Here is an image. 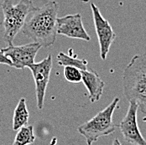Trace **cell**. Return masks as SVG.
<instances>
[{
  "label": "cell",
  "mask_w": 146,
  "mask_h": 145,
  "mask_svg": "<svg viewBox=\"0 0 146 145\" xmlns=\"http://www.w3.org/2000/svg\"><path fill=\"white\" fill-rule=\"evenodd\" d=\"M59 5L50 1L40 8H35L28 15L21 31L41 47L52 46L56 40V20Z\"/></svg>",
  "instance_id": "cell-1"
},
{
  "label": "cell",
  "mask_w": 146,
  "mask_h": 145,
  "mask_svg": "<svg viewBox=\"0 0 146 145\" xmlns=\"http://www.w3.org/2000/svg\"><path fill=\"white\" fill-rule=\"evenodd\" d=\"M123 87L127 100L135 102L146 116V52L132 57L123 71Z\"/></svg>",
  "instance_id": "cell-2"
},
{
  "label": "cell",
  "mask_w": 146,
  "mask_h": 145,
  "mask_svg": "<svg viewBox=\"0 0 146 145\" xmlns=\"http://www.w3.org/2000/svg\"><path fill=\"white\" fill-rule=\"evenodd\" d=\"M1 7L3 13V39L9 44H13L28 15L35 7L31 0H19L17 4H14L11 0H4Z\"/></svg>",
  "instance_id": "cell-3"
},
{
  "label": "cell",
  "mask_w": 146,
  "mask_h": 145,
  "mask_svg": "<svg viewBox=\"0 0 146 145\" xmlns=\"http://www.w3.org/2000/svg\"><path fill=\"white\" fill-rule=\"evenodd\" d=\"M118 102L119 98L115 97L102 111L77 128L79 133L86 138L87 144L92 145L98 138L110 135L116 131L117 126L113 123V116Z\"/></svg>",
  "instance_id": "cell-4"
},
{
  "label": "cell",
  "mask_w": 146,
  "mask_h": 145,
  "mask_svg": "<svg viewBox=\"0 0 146 145\" xmlns=\"http://www.w3.org/2000/svg\"><path fill=\"white\" fill-rule=\"evenodd\" d=\"M91 8L100 47V56L101 58L105 60L112 44L116 39V34L114 33L109 22L105 18H103L98 6L95 3H92Z\"/></svg>",
  "instance_id": "cell-5"
},
{
  "label": "cell",
  "mask_w": 146,
  "mask_h": 145,
  "mask_svg": "<svg viewBox=\"0 0 146 145\" xmlns=\"http://www.w3.org/2000/svg\"><path fill=\"white\" fill-rule=\"evenodd\" d=\"M28 68L31 71L35 83V93L37 107L40 110L43 108L44 96L52 69V56L48 55L40 62L34 63Z\"/></svg>",
  "instance_id": "cell-6"
},
{
  "label": "cell",
  "mask_w": 146,
  "mask_h": 145,
  "mask_svg": "<svg viewBox=\"0 0 146 145\" xmlns=\"http://www.w3.org/2000/svg\"><path fill=\"white\" fill-rule=\"evenodd\" d=\"M40 48V44L33 42L19 46L9 44L1 50L7 58L11 60L14 67L17 69H24L35 63V56Z\"/></svg>",
  "instance_id": "cell-7"
},
{
  "label": "cell",
  "mask_w": 146,
  "mask_h": 145,
  "mask_svg": "<svg viewBox=\"0 0 146 145\" xmlns=\"http://www.w3.org/2000/svg\"><path fill=\"white\" fill-rule=\"evenodd\" d=\"M138 106L134 102H129L126 115L118 125L124 140L133 145H146V140L143 137L138 125Z\"/></svg>",
  "instance_id": "cell-8"
},
{
  "label": "cell",
  "mask_w": 146,
  "mask_h": 145,
  "mask_svg": "<svg viewBox=\"0 0 146 145\" xmlns=\"http://www.w3.org/2000/svg\"><path fill=\"white\" fill-rule=\"evenodd\" d=\"M56 33L72 39H79L86 41L91 40V37L84 28L82 18L80 14L57 18Z\"/></svg>",
  "instance_id": "cell-9"
},
{
  "label": "cell",
  "mask_w": 146,
  "mask_h": 145,
  "mask_svg": "<svg viewBox=\"0 0 146 145\" xmlns=\"http://www.w3.org/2000/svg\"><path fill=\"white\" fill-rule=\"evenodd\" d=\"M82 82L88 89L89 100L91 102H96L100 100L105 86L104 81L100 78L98 72L92 69L81 71Z\"/></svg>",
  "instance_id": "cell-10"
},
{
  "label": "cell",
  "mask_w": 146,
  "mask_h": 145,
  "mask_svg": "<svg viewBox=\"0 0 146 145\" xmlns=\"http://www.w3.org/2000/svg\"><path fill=\"white\" fill-rule=\"evenodd\" d=\"M29 113L27 109L25 98H21L15 107L13 117V129L18 131L20 128L26 126L29 120Z\"/></svg>",
  "instance_id": "cell-11"
},
{
  "label": "cell",
  "mask_w": 146,
  "mask_h": 145,
  "mask_svg": "<svg viewBox=\"0 0 146 145\" xmlns=\"http://www.w3.org/2000/svg\"><path fill=\"white\" fill-rule=\"evenodd\" d=\"M57 62L61 66H73L81 71L88 69V61L86 60H80L76 56H70L63 52H60L57 56Z\"/></svg>",
  "instance_id": "cell-12"
},
{
  "label": "cell",
  "mask_w": 146,
  "mask_h": 145,
  "mask_svg": "<svg viewBox=\"0 0 146 145\" xmlns=\"http://www.w3.org/2000/svg\"><path fill=\"white\" fill-rule=\"evenodd\" d=\"M35 140L33 126H24L20 128L15 136L13 145H29Z\"/></svg>",
  "instance_id": "cell-13"
},
{
  "label": "cell",
  "mask_w": 146,
  "mask_h": 145,
  "mask_svg": "<svg viewBox=\"0 0 146 145\" xmlns=\"http://www.w3.org/2000/svg\"><path fill=\"white\" fill-rule=\"evenodd\" d=\"M64 75L67 81L72 83L82 82V72L81 70L73 66H65Z\"/></svg>",
  "instance_id": "cell-14"
},
{
  "label": "cell",
  "mask_w": 146,
  "mask_h": 145,
  "mask_svg": "<svg viewBox=\"0 0 146 145\" xmlns=\"http://www.w3.org/2000/svg\"><path fill=\"white\" fill-rule=\"evenodd\" d=\"M0 64H4V65L13 66V64H12L11 60L4 56V54L3 53V51L1 50H0Z\"/></svg>",
  "instance_id": "cell-15"
},
{
  "label": "cell",
  "mask_w": 146,
  "mask_h": 145,
  "mask_svg": "<svg viewBox=\"0 0 146 145\" xmlns=\"http://www.w3.org/2000/svg\"><path fill=\"white\" fill-rule=\"evenodd\" d=\"M113 145H122V144H121L120 141L118 140V138H114V140H113Z\"/></svg>",
  "instance_id": "cell-16"
}]
</instances>
